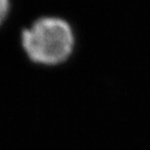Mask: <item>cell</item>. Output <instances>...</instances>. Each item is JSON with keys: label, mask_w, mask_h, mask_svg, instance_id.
<instances>
[{"label": "cell", "mask_w": 150, "mask_h": 150, "mask_svg": "<svg viewBox=\"0 0 150 150\" xmlns=\"http://www.w3.org/2000/svg\"><path fill=\"white\" fill-rule=\"evenodd\" d=\"M74 37L69 24L55 17L37 19L21 30V47L33 63L57 65L68 59Z\"/></svg>", "instance_id": "cell-1"}, {"label": "cell", "mask_w": 150, "mask_h": 150, "mask_svg": "<svg viewBox=\"0 0 150 150\" xmlns=\"http://www.w3.org/2000/svg\"><path fill=\"white\" fill-rule=\"evenodd\" d=\"M11 0H0V27L6 21L11 13Z\"/></svg>", "instance_id": "cell-2"}]
</instances>
